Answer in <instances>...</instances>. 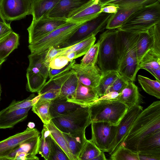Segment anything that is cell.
Masks as SVG:
<instances>
[{
    "mask_svg": "<svg viewBox=\"0 0 160 160\" xmlns=\"http://www.w3.org/2000/svg\"><path fill=\"white\" fill-rule=\"evenodd\" d=\"M32 108L0 111V129L13 128L18 123L23 121L27 118Z\"/></svg>",
    "mask_w": 160,
    "mask_h": 160,
    "instance_id": "19",
    "label": "cell"
},
{
    "mask_svg": "<svg viewBox=\"0 0 160 160\" xmlns=\"http://www.w3.org/2000/svg\"><path fill=\"white\" fill-rule=\"evenodd\" d=\"M143 110L140 105L129 108L117 125V131L115 138L111 144L108 152L111 155L121 144L128 134L134 121Z\"/></svg>",
    "mask_w": 160,
    "mask_h": 160,
    "instance_id": "12",
    "label": "cell"
},
{
    "mask_svg": "<svg viewBox=\"0 0 160 160\" xmlns=\"http://www.w3.org/2000/svg\"><path fill=\"white\" fill-rule=\"evenodd\" d=\"M68 22L66 19L52 18L47 16L38 20H32L27 28L29 44L39 40Z\"/></svg>",
    "mask_w": 160,
    "mask_h": 160,
    "instance_id": "9",
    "label": "cell"
},
{
    "mask_svg": "<svg viewBox=\"0 0 160 160\" xmlns=\"http://www.w3.org/2000/svg\"><path fill=\"white\" fill-rule=\"evenodd\" d=\"M138 79L143 90L148 94L158 99L160 98V81L153 80L139 75Z\"/></svg>",
    "mask_w": 160,
    "mask_h": 160,
    "instance_id": "33",
    "label": "cell"
},
{
    "mask_svg": "<svg viewBox=\"0 0 160 160\" xmlns=\"http://www.w3.org/2000/svg\"><path fill=\"white\" fill-rule=\"evenodd\" d=\"M89 107L91 122H106L114 126L118 124L128 109L120 101L100 99Z\"/></svg>",
    "mask_w": 160,
    "mask_h": 160,
    "instance_id": "5",
    "label": "cell"
},
{
    "mask_svg": "<svg viewBox=\"0 0 160 160\" xmlns=\"http://www.w3.org/2000/svg\"><path fill=\"white\" fill-rule=\"evenodd\" d=\"M139 160H160V131L143 138L137 148Z\"/></svg>",
    "mask_w": 160,
    "mask_h": 160,
    "instance_id": "15",
    "label": "cell"
},
{
    "mask_svg": "<svg viewBox=\"0 0 160 160\" xmlns=\"http://www.w3.org/2000/svg\"><path fill=\"white\" fill-rule=\"evenodd\" d=\"M32 0H0V7L6 20H19L32 14Z\"/></svg>",
    "mask_w": 160,
    "mask_h": 160,
    "instance_id": "11",
    "label": "cell"
},
{
    "mask_svg": "<svg viewBox=\"0 0 160 160\" xmlns=\"http://www.w3.org/2000/svg\"><path fill=\"white\" fill-rule=\"evenodd\" d=\"M102 6L98 2H92L75 13L67 20L69 22L81 23L89 20L98 15Z\"/></svg>",
    "mask_w": 160,
    "mask_h": 160,
    "instance_id": "23",
    "label": "cell"
},
{
    "mask_svg": "<svg viewBox=\"0 0 160 160\" xmlns=\"http://www.w3.org/2000/svg\"><path fill=\"white\" fill-rule=\"evenodd\" d=\"M67 100L66 98L58 96L51 101L49 110L52 119L67 114L81 107Z\"/></svg>",
    "mask_w": 160,
    "mask_h": 160,
    "instance_id": "24",
    "label": "cell"
},
{
    "mask_svg": "<svg viewBox=\"0 0 160 160\" xmlns=\"http://www.w3.org/2000/svg\"><path fill=\"white\" fill-rule=\"evenodd\" d=\"M142 7H118L116 13L111 14L107 23L106 29L119 28L133 13Z\"/></svg>",
    "mask_w": 160,
    "mask_h": 160,
    "instance_id": "25",
    "label": "cell"
},
{
    "mask_svg": "<svg viewBox=\"0 0 160 160\" xmlns=\"http://www.w3.org/2000/svg\"><path fill=\"white\" fill-rule=\"evenodd\" d=\"M78 83V79L74 72L62 85L58 96L66 98L67 100L72 99L75 94Z\"/></svg>",
    "mask_w": 160,
    "mask_h": 160,
    "instance_id": "32",
    "label": "cell"
},
{
    "mask_svg": "<svg viewBox=\"0 0 160 160\" xmlns=\"http://www.w3.org/2000/svg\"><path fill=\"white\" fill-rule=\"evenodd\" d=\"M50 101H38L32 107V111L40 118L43 124H47L52 120L50 112Z\"/></svg>",
    "mask_w": 160,
    "mask_h": 160,
    "instance_id": "36",
    "label": "cell"
},
{
    "mask_svg": "<svg viewBox=\"0 0 160 160\" xmlns=\"http://www.w3.org/2000/svg\"><path fill=\"white\" fill-rule=\"evenodd\" d=\"M152 39L147 31L139 33L136 44L138 64L144 55L152 49Z\"/></svg>",
    "mask_w": 160,
    "mask_h": 160,
    "instance_id": "31",
    "label": "cell"
},
{
    "mask_svg": "<svg viewBox=\"0 0 160 160\" xmlns=\"http://www.w3.org/2000/svg\"><path fill=\"white\" fill-rule=\"evenodd\" d=\"M40 135V132L36 128L28 127L23 132L0 141V160L22 143Z\"/></svg>",
    "mask_w": 160,
    "mask_h": 160,
    "instance_id": "16",
    "label": "cell"
},
{
    "mask_svg": "<svg viewBox=\"0 0 160 160\" xmlns=\"http://www.w3.org/2000/svg\"><path fill=\"white\" fill-rule=\"evenodd\" d=\"M118 30L117 43L118 68V71L120 75L129 81L133 82L139 70L136 49L139 33Z\"/></svg>",
    "mask_w": 160,
    "mask_h": 160,
    "instance_id": "2",
    "label": "cell"
},
{
    "mask_svg": "<svg viewBox=\"0 0 160 160\" xmlns=\"http://www.w3.org/2000/svg\"><path fill=\"white\" fill-rule=\"evenodd\" d=\"M117 29H108L99 36V45L97 63L102 72L118 71V57Z\"/></svg>",
    "mask_w": 160,
    "mask_h": 160,
    "instance_id": "4",
    "label": "cell"
},
{
    "mask_svg": "<svg viewBox=\"0 0 160 160\" xmlns=\"http://www.w3.org/2000/svg\"><path fill=\"white\" fill-rule=\"evenodd\" d=\"M62 132L72 154L76 160H78L79 155L87 139L85 136V130L72 133Z\"/></svg>",
    "mask_w": 160,
    "mask_h": 160,
    "instance_id": "22",
    "label": "cell"
},
{
    "mask_svg": "<svg viewBox=\"0 0 160 160\" xmlns=\"http://www.w3.org/2000/svg\"><path fill=\"white\" fill-rule=\"evenodd\" d=\"M160 131V101L152 102L143 110L134 121L120 144L137 152L140 142L144 138Z\"/></svg>",
    "mask_w": 160,
    "mask_h": 160,
    "instance_id": "1",
    "label": "cell"
},
{
    "mask_svg": "<svg viewBox=\"0 0 160 160\" xmlns=\"http://www.w3.org/2000/svg\"><path fill=\"white\" fill-rule=\"evenodd\" d=\"M111 15V13L101 12L93 18L83 23L60 48L73 45L93 35L96 36L106 28Z\"/></svg>",
    "mask_w": 160,
    "mask_h": 160,
    "instance_id": "8",
    "label": "cell"
},
{
    "mask_svg": "<svg viewBox=\"0 0 160 160\" xmlns=\"http://www.w3.org/2000/svg\"><path fill=\"white\" fill-rule=\"evenodd\" d=\"M104 152L102 151L100 154L97 156L94 160H106Z\"/></svg>",
    "mask_w": 160,
    "mask_h": 160,
    "instance_id": "55",
    "label": "cell"
},
{
    "mask_svg": "<svg viewBox=\"0 0 160 160\" xmlns=\"http://www.w3.org/2000/svg\"><path fill=\"white\" fill-rule=\"evenodd\" d=\"M19 36L12 31L0 40V59H4L19 44Z\"/></svg>",
    "mask_w": 160,
    "mask_h": 160,
    "instance_id": "27",
    "label": "cell"
},
{
    "mask_svg": "<svg viewBox=\"0 0 160 160\" xmlns=\"http://www.w3.org/2000/svg\"><path fill=\"white\" fill-rule=\"evenodd\" d=\"M112 160H139L138 154L120 144L111 155Z\"/></svg>",
    "mask_w": 160,
    "mask_h": 160,
    "instance_id": "39",
    "label": "cell"
},
{
    "mask_svg": "<svg viewBox=\"0 0 160 160\" xmlns=\"http://www.w3.org/2000/svg\"><path fill=\"white\" fill-rule=\"evenodd\" d=\"M6 61V59H0V68L1 67L2 63Z\"/></svg>",
    "mask_w": 160,
    "mask_h": 160,
    "instance_id": "59",
    "label": "cell"
},
{
    "mask_svg": "<svg viewBox=\"0 0 160 160\" xmlns=\"http://www.w3.org/2000/svg\"><path fill=\"white\" fill-rule=\"evenodd\" d=\"M115 100L120 101L129 108L139 105L142 101L141 94L138 87L133 82L128 81Z\"/></svg>",
    "mask_w": 160,
    "mask_h": 160,
    "instance_id": "20",
    "label": "cell"
},
{
    "mask_svg": "<svg viewBox=\"0 0 160 160\" xmlns=\"http://www.w3.org/2000/svg\"><path fill=\"white\" fill-rule=\"evenodd\" d=\"M74 72L72 68L50 78L38 92V94H41L51 90H60L64 82Z\"/></svg>",
    "mask_w": 160,
    "mask_h": 160,
    "instance_id": "29",
    "label": "cell"
},
{
    "mask_svg": "<svg viewBox=\"0 0 160 160\" xmlns=\"http://www.w3.org/2000/svg\"><path fill=\"white\" fill-rule=\"evenodd\" d=\"M95 36L93 35L77 44L70 46L69 48L63 52L61 55H65L70 52H76L77 58L84 55L94 44L96 40Z\"/></svg>",
    "mask_w": 160,
    "mask_h": 160,
    "instance_id": "37",
    "label": "cell"
},
{
    "mask_svg": "<svg viewBox=\"0 0 160 160\" xmlns=\"http://www.w3.org/2000/svg\"><path fill=\"white\" fill-rule=\"evenodd\" d=\"M40 96V94H38V96H35L34 94H32L28 98L23 100L18 101L13 100L8 107L2 110L8 111L32 107L38 101Z\"/></svg>",
    "mask_w": 160,
    "mask_h": 160,
    "instance_id": "40",
    "label": "cell"
},
{
    "mask_svg": "<svg viewBox=\"0 0 160 160\" xmlns=\"http://www.w3.org/2000/svg\"><path fill=\"white\" fill-rule=\"evenodd\" d=\"M60 90H51L40 94L39 99L51 101L57 98L59 95Z\"/></svg>",
    "mask_w": 160,
    "mask_h": 160,
    "instance_id": "50",
    "label": "cell"
},
{
    "mask_svg": "<svg viewBox=\"0 0 160 160\" xmlns=\"http://www.w3.org/2000/svg\"><path fill=\"white\" fill-rule=\"evenodd\" d=\"M2 90L1 86V84H0V100H1V93H2Z\"/></svg>",
    "mask_w": 160,
    "mask_h": 160,
    "instance_id": "60",
    "label": "cell"
},
{
    "mask_svg": "<svg viewBox=\"0 0 160 160\" xmlns=\"http://www.w3.org/2000/svg\"><path fill=\"white\" fill-rule=\"evenodd\" d=\"M95 0H60L47 15L48 17L68 19Z\"/></svg>",
    "mask_w": 160,
    "mask_h": 160,
    "instance_id": "13",
    "label": "cell"
},
{
    "mask_svg": "<svg viewBox=\"0 0 160 160\" xmlns=\"http://www.w3.org/2000/svg\"><path fill=\"white\" fill-rule=\"evenodd\" d=\"M120 93L114 91L109 92L100 98L98 99L107 100H116L119 97Z\"/></svg>",
    "mask_w": 160,
    "mask_h": 160,
    "instance_id": "52",
    "label": "cell"
},
{
    "mask_svg": "<svg viewBox=\"0 0 160 160\" xmlns=\"http://www.w3.org/2000/svg\"><path fill=\"white\" fill-rule=\"evenodd\" d=\"M12 31L10 24L0 21V40Z\"/></svg>",
    "mask_w": 160,
    "mask_h": 160,
    "instance_id": "51",
    "label": "cell"
},
{
    "mask_svg": "<svg viewBox=\"0 0 160 160\" xmlns=\"http://www.w3.org/2000/svg\"><path fill=\"white\" fill-rule=\"evenodd\" d=\"M48 160H69L64 151L52 137Z\"/></svg>",
    "mask_w": 160,
    "mask_h": 160,
    "instance_id": "44",
    "label": "cell"
},
{
    "mask_svg": "<svg viewBox=\"0 0 160 160\" xmlns=\"http://www.w3.org/2000/svg\"><path fill=\"white\" fill-rule=\"evenodd\" d=\"M99 43L98 41L94 44L84 55L80 63L81 65H94L96 64Z\"/></svg>",
    "mask_w": 160,
    "mask_h": 160,
    "instance_id": "43",
    "label": "cell"
},
{
    "mask_svg": "<svg viewBox=\"0 0 160 160\" xmlns=\"http://www.w3.org/2000/svg\"><path fill=\"white\" fill-rule=\"evenodd\" d=\"M101 152L90 140L87 139L79 155L78 160H94Z\"/></svg>",
    "mask_w": 160,
    "mask_h": 160,
    "instance_id": "41",
    "label": "cell"
},
{
    "mask_svg": "<svg viewBox=\"0 0 160 160\" xmlns=\"http://www.w3.org/2000/svg\"><path fill=\"white\" fill-rule=\"evenodd\" d=\"M70 62L66 55H61L52 59L49 64V67L50 69H60L66 66Z\"/></svg>",
    "mask_w": 160,
    "mask_h": 160,
    "instance_id": "47",
    "label": "cell"
},
{
    "mask_svg": "<svg viewBox=\"0 0 160 160\" xmlns=\"http://www.w3.org/2000/svg\"><path fill=\"white\" fill-rule=\"evenodd\" d=\"M118 8V7L113 5H107L101 8L100 13H115L117 12Z\"/></svg>",
    "mask_w": 160,
    "mask_h": 160,
    "instance_id": "53",
    "label": "cell"
},
{
    "mask_svg": "<svg viewBox=\"0 0 160 160\" xmlns=\"http://www.w3.org/2000/svg\"><path fill=\"white\" fill-rule=\"evenodd\" d=\"M147 32L152 41V51L160 54V23L155 24L149 28Z\"/></svg>",
    "mask_w": 160,
    "mask_h": 160,
    "instance_id": "45",
    "label": "cell"
},
{
    "mask_svg": "<svg viewBox=\"0 0 160 160\" xmlns=\"http://www.w3.org/2000/svg\"><path fill=\"white\" fill-rule=\"evenodd\" d=\"M70 46L62 48L51 47L47 50L45 57V62L49 66L50 61L54 58L60 55L63 52L67 50Z\"/></svg>",
    "mask_w": 160,
    "mask_h": 160,
    "instance_id": "48",
    "label": "cell"
},
{
    "mask_svg": "<svg viewBox=\"0 0 160 160\" xmlns=\"http://www.w3.org/2000/svg\"><path fill=\"white\" fill-rule=\"evenodd\" d=\"M83 23L68 22L39 40L29 44L28 48L31 53L45 52L51 47L60 48Z\"/></svg>",
    "mask_w": 160,
    "mask_h": 160,
    "instance_id": "7",
    "label": "cell"
},
{
    "mask_svg": "<svg viewBox=\"0 0 160 160\" xmlns=\"http://www.w3.org/2000/svg\"><path fill=\"white\" fill-rule=\"evenodd\" d=\"M26 89L31 92H38L45 85L47 79L40 73L27 71Z\"/></svg>",
    "mask_w": 160,
    "mask_h": 160,
    "instance_id": "34",
    "label": "cell"
},
{
    "mask_svg": "<svg viewBox=\"0 0 160 160\" xmlns=\"http://www.w3.org/2000/svg\"><path fill=\"white\" fill-rule=\"evenodd\" d=\"M72 68L76 73L79 81L82 84L93 88L98 86L102 72L96 64L83 66L75 63Z\"/></svg>",
    "mask_w": 160,
    "mask_h": 160,
    "instance_id": "17",
    "label": "cell"
},
{
    "mask_svg": "<svg viewBox=\"0 0 160 160\" xmlns=\"http://www.w3.org/2000/svg\"><path fill=\"white\" fill-rule=\"evenodd\" d=\"M41 136H37L19 145L1 160H39L38 152Z\"/></svg>",
    "mask_w": 160,
    "mask_h": 160,
    "instance_id": "14",
    "label": "cell"
},
{
    "mask_svg": "<svg viewBox=\"0 0 160 160\" xmlns=\"http://www.w3.org/2000/svg\"><path fill=\"white\" fill-rule=\"evenodd\" d=\"M99 98L96 88L84 85L79 81L78 88L73 97L67 100L81 107H89L97 102Z\"/></svg>",
    "mask_w": 160,
    "mask_h": 160,
    "instance_id": "18",
    "label": "cell"
},
{
    "mask_svg": "<svg viewBox=\"0 0 160 160\" xmlns=\"http://www.w3.org/2000/svg\"><path fill=\"white\" fill-rule=\"evenodd\" d=\"M117 71L102 72L98 86L96 88L99 98L105 94L108 89L119 75Z\"/></svg>",
    "mask_w": 160,
    "mask_h": 160,
    "instance_id": "35",
    "label": "cell"
},
{
    "mask_svg": "<svg viewBox=\"0 0 160 160\" xmlns=\"http://www.w3.org/2000/svg\"><path fill=\"white\" fill-rule=\"evenodd\" d=\"M45 125L50 131L52 138L64 151L69 160H76L72 154L62 132L54 125L52 120L49 123Z\"/></svg>",
    "mask_w": 160,
    "mask_h": 160,
    "instance_id": "30",
    "label": "cell"
},
{
    "mask_svg": "<svg viewBox=\"0 0 160 160\" xmlns=\"http://www.w3.org/2000/svg\"><path fill=\"white\" fill-rule=\"evenodd\" d=\"M128 81V80L119 74L113 83L108 89L105 94L112 91L120 93Z\"/></svg>",
    "mask_w": 160,
    "mask_h": 160,
    "instance_id": "46",
    "label": "cell"
},
{
    "mask_svg": "<svg viewBox=\"0 0 160 160\" xmlns=\"http://www.w3.org/2000/svg\"><path fill=\"white\" fill-rule=\"evenodd\" d=\"M62 132L72 133L85 130L91 123L89 107H80L67 114L52 119Z\"/></svg>",
    "mask_w": 160,
    "mask_h": 160,
    "instance_id": "6",
    "label": "cell"
},
{
    "mask_svg": "<svg viewBox=\"0 0 160 160\" xmlns=\"http://www.w3.org/2000/svg\"><path fill=\"white\" fill-rule=\"evenodd\" d=\"M115 0H99L98 2L103 7L106 6L107 4Z\"/></svg>",
    "mask_w": 160,
    "mask_h": 160,
    "instance_id": "56",
    "label": "cell"
},
{
    "mask_svg": "<svg viewBox=\"0 0 160 160\" xmlns=\"http://www.w3.org/2000/svg\"><path fill=\"white\" fill-rule=\"evenodd\" d=\"M47 51L40 53H31L28 56L29 65L28 68H34L38 69L40 74L47 78L48 77L50 68L45 62Z\"/></svg>",
    "mask_w": 160,
    "mask_h": 160,
    "instance_id": "28",
    "label": "cell"
},
{
    "mask_svg": "<svg viewBox=\"0 0 160 160\" xmlns=\"http://www.w3.org/2000/svg\"><path fill=\"white\" fill-rule=\"evenodd\" d=\"M157 0H116L107 4L106 6L113 5L119 8L135 6L144 7L152 4Z\"/></svg>",
    "mask_w": 160,
    "mask_h": 160,
    "instance_id": "42",
    "label": "cell"
},
{
    "mask_svg": "<svg viewBox=\"0 0 160 160\" xmlns=\"http://www.w3.org/2000/svg\"><path fill=\"white\" fill-rule=\"evenodd\" d=\"M160 23V0L142 7L133 13L117 29L140 33L147 31L154 25Z\"/></svg>",
    "mask_w": 160,
    "mask_h": 160,
    "instance_id": "3",
    "label": "cell"
},
{
    "mask_svg": "<svg viewBox=\"0 0 160 160\" xmlns=\"http://www.w3.org/2000/svg\"><path fill=\"white\" fill-rule=\"evenodd\" d=\"M51 138L50 131L46 125L43 124L38 153L46 160H48L49 157Z\"/></svg>",
    "mask_w": 160,
    "mask_h": 160,
    "instance_id": "38",
    "label": "cell"
},
{
    "mask_svg": "<svg viewBox=\"0 0 160 160\" xmlns=\"http://www.w3.org/2000/svg\"><path fill=\"white\" fill-rule=\"evenodd\" d=\"M70 62L77 58L76 52H70L65 55Z\"/></svg>",
    "mask_w": 160,
    "mask_h": 160,
    "instance_id": "54",
    "label": "cell"
},
{
    "mask_svg": "<svg viewBox=\"0 0 160 160\" xmlns=\"http://www.w3.org/2000/svg\"><path fill=\"white\" fill-rule=\"evenodd\" d=\"M139 68L146 70L160 81V54L149 50L139 62Z\"/></svg>",
    "mask_w": 160,
    "mask_h": 160,
    "instance_id": "21",
    "label": "cell"
},
{
    "mask_svg": "<svg viewBox=\"0 0 160 160\" xmlns=\"http://www.w3.org/2000/svg\"><path fill=\"white\" fill-rule=\"evenodd\" d=\"M99 0H95V3L96 4H97L98 3V1Z\"/></svg>",
    "mask_w": 160,
    "mask_h": 160,
    "instance_id": "61",
    "label": "cell"
},
{
    "mask_svg": "<svg viewBox=\"0 0 160 160\" xmlns=\"http://www.w3.org/2000/svg\"><path fill=\"white\" fill-rule=\"evenodd\" d=\"M92 138L90 140L102 151L108 152L116 137L117 126L106 122L91 123Z\"/></svg>",
    "mask_w": 160,
    "mask_h": 160,
    "instance_id": "10",
    "label": "cell"
},
{
    "mask_svg": "<svg viewBox=\"0 0 160 160\" xmlns=\"http://www.w3.org/2000/svg\"><path fill=\"white\" fill-rule=\"evenodd\" d=\"M0 21L4 23H7L2 15L0 7Z\"/></svg>",
    "mask_w": 160,
    "mask_h": 160,
    "instance_id": "57",
    "label": "cell"
},
{
    "mask_svg": "<svg viewBox=\"0 0 160 160\" xmlns=\"http://www.w3.org/2000/svg\"><path fill=\"white\" fill-rule=\"evenodd\" d=\"M75 63V60L74 59L62 68L60 69H50L48 74L49 77L50 78L55 76L71 69L72 65Z\"/></svg>",
    "mask_w": 160,
    "mask_h": 160,
    "instance_id": "49",
    "label": "cell"
},
{
    "mask_svg": "<svg viewBox=\"0 0 160 160\" xmlns=\"http://www.w3.org/2000/svg\"><path fill=\"white\" fill-rule=\"evenodd\" d=\"M60 0H32V20L36 21L47 16L48 12Z\"/></svg>",
    "mask_w": 160,
    "mask_h": 160,
    "instance_id": "26",
    "label": "cell"
},
{
    "mask_svg": "<svg viewBox=\"0 0 160 160\" xmlns=\"http://www.w3.org/2000/svg\"><path fill=\"white\" fill-rule=\"evenodd\" d=\"M35 126V124L33 122H29L28 124V127L30 128H33Z\"/></svg>",
    "mask_w": 160,
    "mask_h": 160,
    "instance_id": "58",
    "label": "cell"
}]
</instances>
